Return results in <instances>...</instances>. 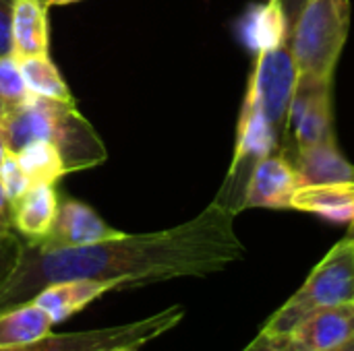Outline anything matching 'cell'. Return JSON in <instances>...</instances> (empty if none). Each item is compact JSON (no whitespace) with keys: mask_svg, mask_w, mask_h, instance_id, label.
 Returning <instances> with one entry per match:
<instances>
[{"mask_svg":"<svg viewBox=\"0 0 354 351\" xmlns=\"http://www.w3.org/2000/svg\"><path fill=\"white\" fill-rule=\"evenodd\" d=\"M234 215L230 203L216 199L197 217L170 230L122 234L77 248H41L25 242L17 269L0 288V312L66 279H114L124 290H139L220 273L245 257V246L234 232Z\"/></svg>","mask_w":354,"mask_h":351,"instance_id":"6da1fadb","label":"cell"},{"mask_svg":"<svg viewBox=\"0 0 354 351\" xmlns=\"http://www.w3.org/2000/svg\"><path fill=\"white\" fill-rule=\"evenodd\" d=\"M0 137L12 153L31 141H50L60 151L68 174L97 168L108 157L104 141L79 112L77 101L33 95L23 108L0 120Z\"/></svg>","mask_w":354,"mask_h":351,"instance_id":"7a4b0ae2","label":"cell"},{"mask_svg":"<svg viewBox=\"0 0 354 351\" xmlns=\"http://www.w3.org/2000/svg\"><path fill=\"white\" fill-rule=\"evenodd\" d=\"M351 27V0H301L288 14L286 43L299 85H332Z\"/></svg>","mask_w":354,"mask_h":351,"instance_id":"3957f363","label":"cell"},{"mask_svg":"<svg viewBox=\"0 0 354 351\" xmlns=\"http://www.w3.org/2000/svg\"><path fill=\"white\" fill-rule=\"evenodd\" d=\"M354 302V242L340 240L311 271L301 290L266 323L263 331L288 335L311 312Z\"/></svg>","mask_w":354,"mask_h":351,"instance_id":"277c9868","label":"cell"},{"mask_svg":"<svg viewBox=\"0 0 354 351\" xmlns=\"http://www.w3.org/2000/svg\"><path fill=\"white\" fill-rule=\"evenodd\" d=\"M183 319H185V308L176 304L133 323L110 325L89 331H75V333H50L48 337L35 343L0 351H108L122 345L141 350L143 345L156 341L158 337L178 327Z\"/></svg>","mask_w":354,"mask_h":351,"instance_id":"5b68a950","label":"cell"},{"mask_svg":"<svg viewBox=\"0 0 354 351\" xmlns=\"http://www.w3.org/2000/svg\"><path fill=\"white\" fill-rule=\"evenodd\" d=\"M299 87V68L288 43L261 52L255 58L245 103L257 108L270 124L280 132L286 126L288 110Z\"/></svg>","mask_w":354,"mask_h":351,"instance_id":"8992f818","label":"cell"},{"mask_svg":"<svg viewBox=\"0 0 354 351\" xmlns=\"http://www.w3.org/2000/svg\"><path fill=\"white\" fill-rule=\"evenodd\" d=\"M286 130H290L297 151L334 141L332 85H299L288 110Z\"/></svg>","mask_w":354,"mask_h":351,"instance_id":"52a82bcc","label":"cell"},{"mask_svg":"<svg viewBox=\"0 0 354 351\" xmlns=\"http://www.w3.org/2000/svg\"><path fill=\"white\" fill-rule=\"evenodd\" d=\"M299 186L301 184L292 159H288L286 153H270L268 157L255 161L239 211L251 207L290 209L292 194Z\"/></svg>","mask_w":354,"mask_h":351,"instance_id":"ba28073f","label":"cell"},{"mask_svg":"<svg viewBox=\"0 0 354 351\" xmlns=\"http://www.w3.org/2000/svg\"><path fill=\"white\" fill-rule=\"evenodd\" d=\"M124 232L108 225L100 213H95L89 205L66 199L58 205V213L54 225L44 242H37L41 248H77L89 246L97 242H106L122 236Z\"/></svg>","mask_w":354,"mask_h":351,"instance_id":"9c48e42d","label":"cell"},{"mask_svg":"<svg viewBox=\"0 0 354 351\" xmlns=\"http://www.w3.org/2000/svg\"><path fill=\"white\" fill-rule=\"evenodd\" d=\"M288 339L295 351L334 350L354 339V302L322 308L303 319Z\"/></svg>","mask_w":354,"mask_h":351,"instance_id":"30bf717a","label":"cell"},{"mask_svg":"<svg viewBox=\"0 0 354 351\" xmlns=\"http://www.w3.org/2000/svg\"><path fill=\"white\" fill-rule=\"evenodd\" d=\"M110 292H124V288L114 279H66L39 290L33 302L50 314L54 325H60Z\"/></svg>","mask_w":354,"mask_h":351,"instance_id":"8fae6325","label":"cell"},{"mask_svg":"<svg viewBox=\"0 0 354 351\" xmlns=\"http://www.w3.org/2000/svg\"><path fill=\"white\" fill-rule=\"evenodd\" d=\"M236 33L243 46L255 56L286 43L288 17L282 0H266L251 4L239 19Z\"/></svg>","mask_w":354,"mask_h":351,"instance_id":"7c38bea8","label":"cell"},{"mask_svg":"<svg viewBox=\"0 0 354 351\" xmlns=\"http://www.w3.org/2000/svg\"><path fill=\"white\" fill-rule=\"evenodd\" d=\"M58 194L52 184H33L10 207L12 230L29 244L44 242L58 213Z\"/></svg>","mask_w":354,"mask_h":351,"instance_id":"4fadbf2b","label":"cell"},{"mask_svg":"<svg viewBox=\"0 0 354 351\" xmlns=\"http://www.w3.org/2000/svg\"><path fill=\"white\" fill-rule=\"evenodd\" d=\"M10 54L17 60L48 56V6L44 0L12 2Z\"/></svg>","mask_w":354,"mask_h":351,"instance_id":"5bb4252c","label":"cell"},{"mask_svg":"<svg viewBox=\"0 0 354 351\" xmlns=\"http://www.w3.org/2000/svg\"><path fill=\"white\" fill-rule=\"evenodd\" d=\"M290 209L319 215L332 223H353L354 182L299 186L292 194Z\"/></svg>","mask_w":354,"mask_h":351,"instance_id":"9a60e30c","label":"cell"},{"mask_svg":"<svg viewBox=\"0 0 354 351\" xmlns=\"http://www.w3.org/2000/svg\"><path fill=\"white\" fill-rule=\"evenodd\" d=\"M301 186L354 182V166L348 163L334 141H326L307 149H299L292 159Z\"/></svg>","mask_w":354,"mask_h":351,"instance_id":"2e32d148","label":"cell"},{"mask_svg":"<svg viewBox=\"0 0 354 351\" xmlns=\"http://www.w3.org/2000/svg\"><path fill=\"white\" fill-rule=\"evenodd\" d=\"M278 143V130L270 124V120L253 106L243 103L239 128H236V147L234 159L230 166V178L239 172V168L253 159L259 161L268 157Z\"/></svg>","mask_w":354,"mask_h":351,"instance_id":"e0dca14e","label":"cell"},{"mask_svg":"<svg viewBox=\"0 0 354 351\" xmlns=\"http://www.w3.org/2000/svg\"><path fill=\"white\" fill-rule=\"evenodd\" d=\"M54 329L50 314L33 300L0 312V350L21 348L48 337Z\"/></svg>","mask_w":354,"mask_h":351,"instance_id":"ac0fdd59","label":"cell"},{"mask_svg":"<svg viewBox=\"0 0 354 351\" xmlns=\"http://www.w3.org/2000/svg\"><path fill=\"white\" fill-rule=\"evenodd\" d=\"M23 81L31 95L35 97H46V99H56V101H75L66 81L62 79L60 70L48 56H31L17 60Z\"/></svg>","mask_w":354,"mask_h":351,"instance_id":"d6986e66","label":"cell"},{"mask_svg":"<svg viewBox=\"0 0 354 351\" xmlns=\"http://www.w3.org/2000/svg\"><path fill=\"white\" fill-rule=\"evenodd\" d=\"M15 155L31 184L54 186L62 176L68 174L60 151L50 141H31L25 147H21Z\"/></svg>","mask_w":354,"mask_h":351,"instance_id":"ffe728a7","label":"cell"},{"mask_svg":"<svg viewBox=\"0 0 354 351\" xmlns=\"http://www.w3.org/2000/svg\"><path fill=\"white\" fill-rule=\"evenodd\" d=\"M31 97L33 95L23 81L17 58L12 54L0 56V120L15 114Z\"/></svg>","mask_w":354,"mask_h":351,"instance_id":"44dd1931","label":"cell"},{"mask_svg":"<svg viewBox=\"0 0 354 351\" xmlns=\"http://www.w3.org/2000/svg\"><path fill=\"white\" fill-rule=\"evenodd\" d=\"M0 184L4 188V194H6L10 207L19 199H23V194L33 186L31 180L27 178V174L23 172V168H21V163H19V159H17V155L12 151H8L6 157L0 163Z\"/></svg>","mask_w":354,"mask_h":351,"instance_id":"7402d4cb","label":"cell"},{"mask_svg":"<svg viewBox=\"0 0 354 351\" xmlns=\"http://www.w3.org/2000/svg\"><path fill=\"white\" fill-rule=\"evenodd\" d=\"M23 244L25 240H21L19 234L0 236V288L8 281V277L17 269L23 252Z\"/></svg>","mask_w":354,"mask_h":351,"instance_id":"603a6c76","label":"cell"},{"mask_svg":"<svg viewBox=\"0 0 354 351\" xmlns=\"http://www.w3.org/2000/svg\"><path fill=\"white\" fill-rule=\"evenodd\" d=\"M243 351H295L288 335H274L261 329V333Z\"/></svg>","mask_w":354,"mask_h":351,"instance_id":"cb8c5ba5","label":"cell"},{"mask_svg":"<svg viewBox=\"0 0 354 351\" xmlns=\"http://www.w3.org/2000/svg\"><path fill=\"white\" fill-rule=\"evenodd\" d=\"M15 0H0V56L10 54V17Z\"/></svg>","mask_w":354,"mask_h":351,"instance_id":"d4e9b609","label":"cell"},{"mask_svg":"<svg viewBox=\"0 0 354 351\" xmlns=\"http://www.w3.org/2000/svg\"><path fill=\"white\" fill-rule=\"evenodd\" d=\"M6 234H17L12 230V219H10V203L4 194V188L0 184V236Z\"/></svg>","mask_w":354,"mask_h":351,"instance_id":"484cf974","label":"cell"},{"mask_svg":"<svg viewBox=\"0 0 354 351\" xmlns=\"http://www.w3.org/2000/svg\"><path fill=\"white\" fill-rule=\"evenodd\" d=\"M46 6H68V4H75V2H81V0H44Z\"/></svg>","mask_w":354,"mask_h":351,"instance_id":"4316f807","label":"cell"},{"mask_svg":"<svg viewBox=\"0 0 354 351\" xmlns=\"http://www.w3.org/2000/svg\"><path fill=\"white\" fill-rule=\"evenodd\" d=\"M326 351H354V339L346 341V343H342V345H338V348H334V350H326Z\"/></svg>","mask_w":354,"mask_h":351,"instance_id":"83f0119b","label":"cell"},{"mask_svg":"<svg viewBox=\"0 0 354 351\" xmlns=\"http://www.w3.org/2000/svg\"><path fill=\"white\" fill-rule=\"evenodd\" d=\"M6 153H8V147H6V143H4V139L0 137V163H2V159L6 157Z\"/></svg>","mask_w":354,"mask_h":351,"instance_id":"f1b7e54d","label":"cell"},{"mask_svg":"<svg viewBox=\"0 0 354 351\" xmlns=\"http://www.w3.org/2000/svg\"><path fill=\"white\" fill-rule=\"evenodd\" d=\"M108 351H139V348H131V345H122V348H114V350Z\"/></svg>","mask_w":354,"mask_h":351,"instance_id":"f546056e","label":"cell"},{"mask_svg":"<svg viewBox=\"0 0 354 351\" xmlns=\"http://www.w3.org/2000/svg\"><path fill=\"white\" fill-rule=\"evenodd\" d=\"M346 238H348L351 242H354V221L351 223V228H348V234H346Z\"/></svg>","mask_w":354,"mask_h":351,"instance_id":"4dcf8cb0","label":"cell"}]
</instances>
